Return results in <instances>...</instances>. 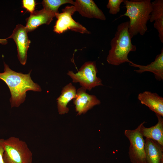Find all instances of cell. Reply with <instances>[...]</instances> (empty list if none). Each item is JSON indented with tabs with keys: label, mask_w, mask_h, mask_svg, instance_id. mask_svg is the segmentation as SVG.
I'll list each match as a JSON object with an SVG mask.
<instances>
[{
	"label": "cell",
	"mask_w": 163,
	"mask_h": 163,
	"mask_svg": "<svg viewBox=\"0 0 163 163\" xmlns=\"http://www.w3.org/2000/svg\"><path fill=\"white\" fill-rule=\"evenodd\" d=\"M4 66V72L0 73V79L5 83L10 90L11 108L18 107L24 102L27 91H41L40 87L32 80L31 71L27 74H23L12 70L5 62Z\"/></svg>",
	"instance_id": "1"
},
{
	"label": "cell",
	"mask_w": 163,
	"mask_h": 163,
	"mask_svg": "<svg viewBox=\"0 0 163 163\" xmlns=\"http://www.w3.org/2000/svg\"><path fill=\"white\" fill-rule=\"evenodd\" d=\"M129 21L118 25L114 37L110 41L111 48L106 59L109 64L118 66L125 62H133L129 59L128 55L130 52L136 50V46L132 43L133 37L129 32Z\"/></svg>",
	"instance_id": "2"
},
{
	"label": "cell",
	"mask_w": 163,
	"mask_h": 163,
	"mask_svg": "<svg viewBox=\"0 0 163 163\" xmlns=\"http://www.w3.org/2000/svg\"><path fill=\"white\" fill-rule=\"evenodd\" d=\"M123 2L126 11L120 17L129 18V32L133 37L139 34L143 35L147 30L146 24L152 11L151 0H124Z\"/></svg>",
	"instance_id": "3"
},
{
	"label": "cell",
	"mask_w": 163,
	"mask_h": 163,
	"mask_svg": "<svg viewBox=\"0 0 163 163\" xmlns=\"http://www.w3.org/2000/svg\"><path fill=\"white\" fill-rule=\"evenodd\" d=\"M0 141L4 149L5 163H32V153L25 142L14 136Z\"/></svg>",
	"instance_id": "4"
},
{
	"label": "cell",
	"mask_w": 163,
	"mask_h": 163,
	"mask_svg": "<svg viewBox=\"0 0 163 163\" xmlns=\"http://www.w3.org/2000/svg\"><path fill=\"white\" fill-rule=\"evenodd\" d=\"M97 71L95 62L88 61L81 66L77 73L69 71L67 74L73 82H78L82 87L90 91L96 86L103 85L101 80L97 77Z\"/></svg>",
	"instance_id": "5"
},
{
	"label": "cell",
	"mask_w": 163,
	"mask_h": 163,
	"mask_svg": "<svg viewBox=\"0 0 163 163\" xmlns=\"http://www.w3.org/2000/svg\"><path fill=\"white\" fill-rule=\"evenodd\" d=\"M141 123L134 129L124 131L130 142L128 153L132 163H146L145 140L141 131Z\"/></svg>",
	"instance_id": "6"
},
{
	"label": "cell",
	"mask_w": 163,
	"mask_h": 163,
	"mask_svg": "<svg viewBox=\"0 0 163 163\" xmlns=\"http://www.w3.org/2000/svg\"><path fill=\"white\" fill-rule=\"evenodd\" d=\"M62 12L56 14L57 19L53 31L60 34L68 30L82 34H89L90 32L84 26L75 21L72 16L76 11L74 5H68L62 9Z\"/></svg>",
	"instance_id": "7"
},
{
	"label": "cell",
	"mask_w": 163,
	"mask_h": 163,
	"mask_svg": "<svg viewBox=\"0 0 163 163\" xmlns=\"http://www.w3.org/2000/svg\"><path fill=\"white\" fill-rule=\"evenodd\" d=\"M27 33L25 26L18 24L16 25L11 35L6 38L7 39L12 38L15 41L17 46L18 59L23 65L26 64L27 51L30 43Z\"/></svg>",
	"instance_id": "8"
},
{
	"label": "cell",
	"mask_w": 163,
	"mask_h": 163,
	"mask_svg": "<svg viewBox=\"0 0 163 163\" xmlns=\"http://www.w3.org/2000/svg\"><path fill=\"white\" fill-rule=\"evenodd\" d=\"M86 91V89L82 87L78 88L73 100L76 111L79 115L85 113L94 106L101 103L95 96L88 94Z\"/></svg>",
	"instance_id": "9"
},
{
	"label": "cell",
	"mask_w": 163,
	"mask_h": 163,
	"mask_svg": "<svg viewBox=\"0 0 163 163\" xmlns=\"http://www.w3.org/2000/svg\"><path fill=\"white\" fill-rule=\"evenodd\" d=\"M82 16L105 21V15L92 0H76L73 5Z\"/></svg>",
	"instance_id": "10"
},
{
	"label": "cell",
	"mask_w": 163,
	"mask_h": 163,
	"mask_svg": "<svg viewBox=\"0 0 163 163\" xmlns=\"http://www.w3.org/2000/svg\"><path fill=\"white\" fill-rule=\"evenodd\" d=\"M54 17V14L43 8L34 11L26 19L25 27L28 32L32 31L42 24H49Z\"/></svg>",
	"instance_id": "11"
},
{
	"label": "cell",
	"mask_w": 163,
	"mask_h": 163,
	"mask_svg": "<svg viewBox=\"0 0 163 163\" xmlns=\"http://www.w3.org/2000/svg\"><path fill=\"white\" fill-rule=\"evenodd\" d=\"M138 99L141 103L155 114L163 116V98L156 93L146 91L140 93Z\"/></svg>",
	"instance_id": "12"
},
{
	"label": "cell",
	"mask_w": 163,
	"mask_h": 163,
	"mask_svg": "<svg viewBox=\"0 0 163 163\" xmlns=\"http://www.w3.org/2000/svg\"><path fill=\"white\" fill-rule=\"evenodd\" d=\"M132 66L138 68L134 70L138 73L149 72L153 73L155 78L158 81L163 79V49L161 50L160 53L158 55L155 60L147 65H141L132 62L129 63Z\"/></svg>",
	"instance_id": "13"
},
{
	"label": "cell",
	"mask_w": 163,
	"mask_h": 163,
	"mask_svg": "<svg viewBox=\"0 0 163 163\" xmlns=\"http://www.w3.org/2000/svg\"><path fill=\"white\" fill-rule=\"evenodd\" d=\"M145 142L146 163H163V146L147 138Z\"/></svg>",
	"instance_id": "14"
},
{
	"label": "cell",
	"mask_w": 163,
	"mask_h": 163,
	"mask_svg": "<svg viewBox=\"0 0 163 163\" xmlns=\"http://www.w3.org/2000/svg\"><path fill=\"white\" fill-rule=\"evenodd\" d=\"M152 11L149 20L155 21L154 27L158 31V37L163 43V0H155L151 2Z\"/></svg>",
	"instance_id": "15"
},
{
	"label": "cell",
	"mask_w": 163,
	"mask_h": 163,
	"mask_svg": "<svg viewBox=\"0 0 163 163\" xmlns=\"http://www.w3.org/2000/svg\"><path fill=\"white\" fill-rule=\"evenodd\" d=\"M158 120L155 126L149 128L145 127L144 122L141 123V131L143 137L155 141L163 146V118L162 116L155 114Z\"/></svg>",
	"instance_id": "16"
},
{
	"label": "cell",
	"mask_w": 163,
	"mask_h": 163,
	"mask_svg": "<svg viewBox=\"0 0 163 163\" xmlns=\"http://www.w3.org/2000/svg\"><path fill=\"white\" fill-rule=\"evenodd\" d=\"M76 93V88L71 83L62 88L61 95L57 99L58 110L59 114L68 113L69 109L67 107V104L72 100L75 98Z\"/></svg>",
	"instance_id": "17"
},
{
	"label": "cell",
	"mask_w": 163,
	"mask_h": 163,
	"mask_svg": "<svg viewBox=\"0 0 163 163\" xmlns=\"http://www.w3.org/2000/svg\"><path fill=\"white\" fill-rule=\"evenodd\" d=\"M74 5V1L72 0H43L42 4L43 9L55 15L59 13L58 9L61 5L66 4Z\"/></svg>",
	"instance_id": "18"
},
{
	"label": "cell",
	"mask_w": 163,
	"mask_h": 163,
	"mask_svg": "<svg viewBox=\"0 0 163 163\" xmlns=\"http://www.w3.org/2000/svg\"><path fill=\"white\" fill-rule=\"evenodd\" d=\"M124 0H109L107 5L109 12L112 14H116L120 10V5Z\"/></svg>",
	"instance_id": "19"
},
{
	"label": "cell",
	"mask_w": 163,
	"mask_h": 163,
	"mask_svg": "<svg viewBox=\"0 0 163 163\" xmlns=\"http://www.w3.org/2000/svg\"><path fill=\"white\" fill-rule=\"evenodd\" d=\"M23 7L31 13L34 11L36 3L34 0H23Z\"/></svg>",
	"instance_id": "20"
},
{
	"label": "cell",
	"mask_w": 163,
	"mask_h": 163,
	"mask_svg": "<svg viewBox=\"0 0 163 163\" xmlns=\"http://www.w3.org/2000/svg\"><path fill=\"white\" fill-rule=\"evenodd\" d=\"M4 152V149L0 141V163H5L3 158Z\"/></svg>",
	"instance_id": "21"
},
{
	"label": "cell",
	"mask_w": 163,
	"mask_h": 163,
	"mask_svg": "<svg viewBox=\"0 0 163 163\" xmlns=\"http://www.w3.org/2000/svg\"><path fill=\"white\" fill-rule=\"evenodd\" d=\"M8 43L7 39H0V43L2 45H6Z\"/></svg>",
	"instance_id": "22"
}]
</instances>
